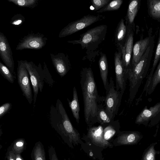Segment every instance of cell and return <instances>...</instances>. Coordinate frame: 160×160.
I'll list each match as a JSON object with an SVG mask.
<instances>
[{
    "mask_svg": "<svg viewBox=\"0 0 160 160\" xmlns=\"http://www.w3.org/2000/svg\"><path fill=\"white\" fill-rule=\"evenodd\" d=\"M80 83L83 98L85 121L88 125H91L98 122V107L104 102L105 97L100 96L98 93L91 68L82 69L80 73Z\"/></svg>",
    "mask_w": 160,
    "mask_h": 160,
    "instance_id": "1",
    "label": "cell"
},
{
    "mask_svg": "<svg viewBox=\"0 0 160 160\" xmlns=\"http://www.w3.org/2000/svg\"><path fill=\"white\" fill-rule=\"evenodd\" d=\"M153 40L138 63L132 67L128 72L129 81V95L128 102L131 103L135 98L143 79L146 77L150 64L154 47Z\"/></svg>",
    "mask_w": 160,
    "mask_h": 160,
    "instance_id": "2",
    "label": "cell"
},
{
    "mask_svg": "<svg viewBox=\"0 0 160 160\" xmlns=\"http://www.w3.org/2000/svg\"><path fill=\"white\" fill-rule=\"evenodd\" d=\"M50 124L62 138L74 139L78 132L72 126L61 101L57 100L55 106L52 105L49 113Z\"/></svg>",
    "mask_w": 160,
    "mask_h": 160,
    "instance_id": "3",
    "label": "cell"
},
{
    "mask_svg": "<svg viewBox=\"0 0 160 160\" xmlns=\"http://www.w3.org/2000/svg\"><path fill=\"white\" fill-rule=\"evenodd\" d=\"M25 66L30 77L31 85L33 93V104L36 103L38 91L42 92L43 88L44 82H45L51 87L54 82L48 70L45 62H43L42 68L41 63L36 65L32 61L28 62L25 60Z\"/></svg>",
    "mask_w": 160,
    "mask_h": 160,
    "instance_id": "4",
    "label": "cell"
},
{
    "mask_svg": "<svg viewBox=\"0 0 160 160\" xmlns=\"http://www.w3.org/2000/svg\"><path fill=\"white\" fill-rule=\"evenodd\" d=\"M107 29L106 25L98 26L80 34L78 40H69L67 42L73 45L80 44L82 49L87 50L86 53L88 55L96 50L104 40Z\"/></svg>",
    "mask_w": 160,
    "mask_h": 160,
    "instance_id": "5",
    "label": "cell"
},
{
    "mask_svg": "<svg viewBox=\"0 0 160 160\" xmlns=\"http://www.w3.org/2000/svg\"><path fill=\"white\" fill-rule=\"evenodd\" d=\"M122 96L121 91L116 90L112 78H111L105 97L104 106L106 113L111 121L117 114Z\"/></svg>",
    "mask_w": 160,
    "mask_h": 160,
    "instance_id": "6",
    "label": "cell"
},
{
    "mask_svg": "<svg viewBox=\"0 0 160 160\" xmlns=\"http://www.w3.org/2000/svg\"><path fill=\"white\" fill-rule=\"evenodd\" d=\"M105 18V17L102 15L84 16L80 19L69 23L61 30L58 37L62 38L71 35Z\"/></svg>",
    "mask_w": 160,
    "mask_h": 160,
    "instance_id": "7",
    "label": "cell"
},
{
    "mask_svg": "<svg viewBox=\"0 0 160 160\" xmlns=\"http://www.w3.org/2000/svg\"><path fill=\"white\" fill-rule=\"evenodd\" d=\"M17 62L18 82L23 95L31 104L33 102V96L30 75L25 66L24 60H18Z\"/></svg>",
    "mask_w": 160,
    "mask_h": 160,
    "instance_id": "8",
    "label": "cell"
},
{
    "mask_svg": "<svg viewBox=\"0 0 160 160\" xmlns=\"http://www.w3.org/2000/svg\"><path fill=\"white\" fill-rule=\"evenodd\" d=\"M48 39L45 35L38 32L29 33L19 40L16 49H40L45 46Z\"/></svg>",
    "mask_w": 160,
    "mask_h": 160,
    "instance_id": "9",
    "label": "cell"
},
{
    "mask_svg": "<svg viewBox=\"0 0 160 160\" xmlns=\"http://www.w3.org/2000/svg\"><path fill=\"white\" fill-rule=\"evenodd\" d=\"M114 54V61L116 75V88L120 91L123 95L126 88V82L128 79V73L125 70L122 58L120 48L118 49Z\"/></svg>",
    "mask_w": 160,
    "mask_h": 160,
    "instance_id": "10",
    "label": "cell"
},
{
    "mask_svg": "<svg viewBox=\"0 0 160 160\" xmlns=\"http://www.w3.org/2000/svg\"><path fill=\"white\" fill-rule=\"evenodd\" d=\"M160 121V102L149 108L146 106L137 116L135 122L138 124L154 125Z\"/></svg>",
    "mask_w": 160,
    "mask_h": 160,
    "instance_id": "11",
    "label": "cell"
},
{
    "mask_svg": "<svg viewBox=\"0 0 160 160\" xmlns=\"http://www.w3.org/2000/svg\"><path fill=\"white\" fill-rule=\"evenodd\" d=\"M127 35L122 47L121 49L122 58L126 71L128 72L131 66V57L132 52L133 42L134 31L132 28L126 26Z\"/></svg>",
    "mask_w": 160,
    "mask_h": 160,
    "instance_id": "12",
    "label": "cell"
},
{
    "mask_svg": "<svg viewBox=\"0 0 160 160\" xmlns=\"http://www.w3.org/2000/svg\"><path fill=\"white\" fill-rule=\"evenodd\" d=\"M0 56L1 58L11 72L14 75V61L12 52L7 38L0 32Z\"/></svg>",
    "mask_w": 160,
    "mask_h": 160,
    "instance_id": "13",
    "label": "cell"
},
{
    "mask_svg": "<svg viewBox=\"0 0 160 160\" xmlns=\"http://www.w3.org/2000/svg\"><path fill=\"white\" fill-rule=\"evenodd\" d=\"M50 55L56 72L61 77H63L71 68L68 55L62 52H59L56 54L51 53Z\"/></svg>",
    "mask_w": 160,
    "mask_h": 160,
    "instance_id": "14",
    "label": "cell"
},
{
    "mask_svg": "<svg viewBox=\"0 0 160 160\" xmlns=\"http://www.w3.org/2000/svg\"><path fill=\"white\" fill-rule=\"evenodd\" d=\"M154 38V36L149 35L135 42L133 47L132 57L130 68L138 62Z\"/></svg>",
    "mask_w": 160,
    "mask_h": 160,
    "instance_id": "15",
    "label": "cell"
},
{
    "mask_svg": "<svg viewBox=\"0 0 160 160\" xmlns=\"http://www.w3.org/2000/svg\"><path fill=\"white\" fill-rule=\"evenodd\" d=\"M141 1L140 0H133L129 2L125 18L126 26L132 28L134 30V19L140 8Z\"/></svg>",
    "mask_w": 160,
    "mask_h": 160,
    "instance_id": "16",
    "label": "cell"
},
{
    "mask_svg": "<svg viewBox=\"0 0 160 160\" xmlns=\"http://www.w3.org/2000/svg\"><path fill=\"white\" fill-rule=\"evenodd\" d=\"M125 20L122 18L117 27L115 34L114 41L116 45L118 48L123 46L127 33V27L125 23Z\"/></svg>",
    "mask_w": 160,
    "mask_h": 160,
    "instance_id": "17",
    "label": "cell"
},
{
    "mask_svg": "<svg viewBox=\"0 0 160 160\" xmlns=\"http://www.w3.org/2000/svg\"><path fill=\"white\" fill-rule=\"evenodd\" d=\"M100 76L104 88L107 91L108 88L109 82L108 79V66L106 55L101 52L98 61Z\"/></svg>",
    "mask_w": 160,
    "mask_h": 160,
    "instance_id": "18",
    "label": "cell"
},
{
    "mask_svg": "<svg viewBox=\"0 0 160 160\" xmlns=\"http://www.w3.org/2000/svg\"><path fill=\"white\" fill-rule=\"evenodd\" d=\"M160 59V27L159 32V37L157 44V46L155 52L154 59L149 74L148 76L143 91L146 92V95H147L148 89L149 82L154 72L155 68L158 63Z\"/></svg>",
    "mask_w": 160,
    "mask_h": 160,
    "instance_id": "19",
    "label": "cell"
},
{
    "mask_svg": "<svg viewBox=\"0 0 160 160\" xmlns=\"http://www.w3.org/2000/svg\"><path fill=\"white\" fill-rule=\"evenodd\" d=\"M67 100L73 115L77 123H78L80 120V106L77 92L75 87H74L73 88V98L72 100L70 101L68 98H67Z\"/></svg>",
    "mask_w": 160,
    "mask_h": 160,
    "instance_id": "20",
    "label": "cell"
},
{
    "mask_svg": "<svg viewBox=\"0 0 160 160\" xmlns=\"http://www.w3.org/2000/svg\"><path fill=\"white\" fill-rule=\"evenodd\" d=\"M148 13L153 19L160 21V0H147Z\"/></svg>",
    "mask_w": 160,
    "mask_h": 160,
    "instance_id": "21",
    "label": "cell"
},
{
    "mask_svg": "<svg viewBox=\"0 0 160 160\" xmlns=\"http://www.w3.org/2000/svg\"><path fill=\"white\" fill-rule=\"evenodd\" d=\"M32 160H46V153L44 146L40 141L36 142L31 154Z\"/></svg>",
    "mask_w": 160,
    "mask_h": 160,
    "instance_id": "22",
    "label": "cell"
},
{
    "mask_svg": "<svg viewBox=\"0 0 160 160\" xmlns=\"http://www.w3.org/2000/svg\"><path fill=\"white\" fill-rule=\"evenodd\" d=\"M159 83H160V65L158 64L150 82L147 95L151 94Z\"/></svg>",
    "mask_w": 160,
    "mask_h": 160,
    "instance_id": "23",
    "label": "cell"
},
{
    "mask_svg": "<svg viewBox=\"0 0 160 160\" xmlns=\"http://www.w3.org/2000/svg\"><path fill=\"white\" fill-rule=\"evenodd\" d=\"M97 118L98 122L101 125L108 123L111 121L106 113L104 106L102 103L100 104L98 106Z\"/></svg>",
    "mask_w": 160,
    "mask_h": 160,
    "instance_id": "24",
    "label": "cell"
},
{
    "mask_svg": "<svg viewBox=\"0 0 160 160\" xmlns=\"http://www.w3.org/2000/svg\"><path fill=\"white\" fill-rule=\"evenodd\" d=\"M9 2L21 7L33 8L38 5V0H7Z\"/></svg>",
    "mask_w": 160,
    "mask_h": 160,
    "instance_id": "25",
    "label": "cell"
},
{
    "mask_svg": "<svg viewBox=\"0 0 160 160\" xmlns=\"http://www.w3.org/2000/svg\"><path fill=\"white\" fill-rule=\"evenodd\" d=\"M126 144H133L137 142L141 137L140 133L136 131L128 132L122 135Z\"/></svg>",
    "mask_w": 160,
    "mask_h": 160,
    "instance_id": "26",
    "label": "cell"
},
{
    "mask_svg": "<svg viewBox=\"0 0 160 160\" xmlns=\"http://www.w3.org/2000/svg\"><path fill=\"white\" fill-rule=\"evenodd\" d=\"M26 143L25 140L22 138H19L15 140L12 143L10 147L15 154H21L25 149Z\"/></svg>",
    "mask_w": 160,
    "mask_h": 160,
    "instance_id": "27",
    "label": "cell"
},
{
    "mask_svg": "<svg viewBox=\"0 0 160 160\" xmlns=\"http://www.w3.org/2000/svg\"><path fill=\"white\" fill-rule=\"evenodd\" d=\"M123 2L122 0H114L111 1L103 8L96 12L97 13L117 10L118 9Z\"/></svg>",
    "mask_w": 160,
    "mask_h": 160,
    "instance_id": "28",
    "label": "cell"
},
{
    "mask_svg": "<svg viewBox=\"0 0 160 160\" xmlns=\"http://www.w3.org/2000/svg\"><path fill=\"white\" fill-rule=\"evenodd\" d=\"M0 73L3 78L11 83H13L15 77L14 74L11 72L8 68L0 62Z\"/></svg>",
    "mask_w": 160,
    "mask_h": 160,
    "instance_id": "29",
    "label": "cell"
},
{
    "mask_svg": "<svg viewBox=\"0 0 160 160\" xmlns=\"http://www.w3.org/2000/svg\"><path fill=\"white\" fill-rule=\"evenodd\" d=\"M25 21V17L20 13L14 15L11 18L10 24L15 27H19Z\"/></svg>",
    "mask_w": 160,
    "mask_h": 160,
    "instance_id": "30",
    "label": "cell"
},
{
    "mask_svg": "<svg viewBox=\"0 0 160 160\" xmlns=\"http://www.w3.org/2000/svg\"><path fill=\"white\" fill-rule=\"evenodd\" d=\"M111 1V0H92V5L93 8V11H98L103 8Z\"/></svg>",
    "mask_w": 160,
    "mask_h": 160,
    "instance_id": "31",
    "label": "cell"
},
{
    "mask_svg": "<svg viewBox=\"0 0 160 160\" xmlns=\"http://www.w3.org/2000/svg\"><path fill=\"white\" fill-rule=\"evenodd\" d=\"M156 144H153L148 148L143 156V160H155L154 146Z\"/></svg>",
    "mask_w": 160,
    "mask_h": 160,
    "instance_id": "32",
    "label": "cell"
},
{
    "mask_svg": "<svg viewBox=\"0 0 160 160\" xmlns=\"http://www.w3.org/2000/svg\"><path fill=\"white\" fill-rule=\"evenodd\" d=\"M111 121L104 129L105 133L104 138L105 139L108 140L112 137L115 133L116 131L111 125Z\"/></svg>",
    "mask_w": 160,
    "mask_h": 160,
    "instance_id": "33",
    "label": "cell"
},
{
    "mask_svg": "<svg viewBox=\"0 0 160 160\" xmlns=\"http://www.w3.org/2000/svg\"><path fill=\"white\" fill-rule=\"evenodd\" d=\"M12 104L7 102L1 105L0 107V118H1L11 108Z\"/></svg>",
    "mask_w": 160,
    "mask_h": 160,
    "instance_id": "34",
    "label": "cell"
},
{
    "mask_svg": "<svg viewBox=\"0 0 160 160\" xmlns=\"http://www.w3.org/2000/svg\"><path fill=\"white\" fill-rule=\"evenodd\" d=\"M48 156L49 160H58L54 148L51 146L48 148Z\"/></svg>",
    "mask_w": 160,
    "mask_h": 160,
    "instance_id": "35",
    "label": "cell"
},
{
    "mask_svg": "<svg viewBox=\"0 0 160 160\" xmlns=\"http://www.w3.org/2000/svg\"><path fill=\"white\" fill-rule=\"evenodd\" d=\"M5 158L6 160H15V154L12 150L10 146L8 149Z\"/></svg>",
    "mask_w": 160,
    "mask_h": 160,
    "instance_id": "36",
    "label": "cell"
},
{
    "mask_svg": "<svg viewBox=\"0 0 160 160\" xmlns=\"http://www.w3.org/2000/svg\"><path fill=\"white\" fill-rule=\"evenodd\" d=\"M15 160H24L21 156V154L19 153L15 154Z\"/></svg>",
    "mask_w": 160,
    "mask_h": 160,
    "instance_id": "37",
    "label": "cell"
},
{
    "mask_svg": "<svg viewBox=\"0 0 160 160\" xmlns=\"http://www.w3.org/2000/svg\"><path fill=\"white\" fill-rule=\"evenodd\" d=\"M89 155H90V156H93L92 153V152H90V154H89Z\"/></svg>",
    "mask_w": 160,
    "mask_h": 160,
    "instance_id": "38",
    "label": "cell"
},
{
    "mask_svg": "<svg viewBox=\"0 0 160 160\" xmlns=\"http://www.w3.org/2000/svg\"><path fill=\"white\" fill-rule=\"evenodd\" d=\"M158 64H159L160 65V60L159 61V63Z\"/></svg>",
    "mask_w": 160,
    "mask_h": 160,
    "instance_id": "39",
    "label": "cell"
}]
</instances>
